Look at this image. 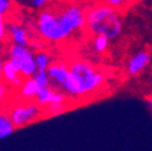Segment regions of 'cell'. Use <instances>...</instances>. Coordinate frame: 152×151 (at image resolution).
<instances>
[{
  "mask_svg": "<svg viewBox=\"0 0 152 151\" xmlns=\"http://www.w3.org/2000/svg\"><path fill=\"white\" fill-rule=\"evenodd\" d=\"M15 0H0V15L7 16L11 14L15 7Z\"/></svg>",
  "mask_w": 152,
  "mask_h": 151,
  "instance_id": "obj_17",
  "label": "cell"
},
{
  "mask_svg": "<svg viewBox=\"0 0 152 151\" xmlns=\"http://www.w3.org/2000/svg\"><path fill=\"white\" fill-rule=\"evenodd\" d=\"M9 56L17 58L20 62V74L23 77H31L37 71L35 53L26 45L12 43L9 48Z\"/></svg>",
  "mask_w": 152,
  "mask_h": 151,
  "instance_id": "obj_6",
  "label": "cell"
},
{
  "mask_svg": "<svg viewBox=\"0 0 152 151\" xmlns=\"http://www.w3.org/2000/svg\"><path fill=\"white\" fill-rule=\"evenodd\" d=\"M47 72L50 78L51 87L60 91L70 75V67L66 62H52Z\"/></svg>",
  "mask_w": 152,
  "mask_h": 151,
  "instance_id": "obj_7",
  "label": "cell"
},
{
  "mask_svg": "<svg viewBox=\"0 0 152 151\" xmlns=\"http://www.w3.org/2000/svg\"><path fill=\"white\" fill-rule=\"evenodd\" d=\"M151 60V55L147 51H138L130 58L127 66V72L130 75L134 76L144 70L149 65Z\"/></svg>",
  "mask_w": 152,
  "mask_h": 151,
  "instance_id": "obj_8",
  "label": "cell"
},
{
  "mask_svg": "<svg viewBox=\"0 0 152 151\" xmlns=\"http://www.w3.org/2000/svg\"><path fill=\"white\" fill-rule=\"evenodd\" d=\"M70 75L60 92L74 99L89 96L100 91L106 75L99 69L83 59H74L69 64Z\"/></svg>",
  "mask_w": 152,
  "mask_h": 151,
  "instance_id": "obj_1",
  "label": "cell"
},
{
  "mask_svg": "<svg viewBox=\"0 0 152 151\" xmlns=\"http://www.w3.org/2000/svg\"><path fill=\"white\" fill-rule=\"evenodd\" d=\"M7 96V86H5V81H1L0 80V103L2 102L3 99Z\"/></svg>",
  "mask_w": 152,
  "mask_h": 151,
  "instance_id": "obj_20",
  "label": "cell"
},
{
  "mask_svg": "<svg viewBox=\"0 0 152 151\" xmlns=\"http://www.w3.org/2000/svg\"><path fill=\"white\" fill-rule=\"evenodd\" d=\"M118 10L102 3L92 7L86 12V28L94 36L104 35L110 40L117 38L121 33L123 24Z\"/></svg>",
  "mask_w": 152,
  "mask_h": 151,
  "instance_id": "obj_2",
  "label": "cell"
},
{
  "mask_svg": "<svg viewBox=\"0 0 152 151\" xmlns=\"http://www.w3.org/2000/svg\"><path fill=\"white\" fill-rule=\"evenodd\" d=\"M56 93V90L51 86L48 87H39L37 91V94L35 96V100L40 105L42 108H45L49 104H51L54 98V95Z\"/></svg>",
  "mask_w": 152,
  "mask_h": 151,
  "instance_id": "obj_12",
  "label": "cell"
},
{
  "mask_svg": "<svg viewBox=\"0 0 152 151\" xmlns=\"http://www.w3.org/2000/svg\"><path fill=\"white\" fill-rule=\"evenodd\" d=\"M62 31L69 38L86 28V12L78 4H66L54 10Z\"/></svg>",
  "mask_w": 152,
  "mask_h": 151,
  "instance_id": "obj_3",
  "label": "cell"
},
{
  "mask_svg": "<svg viewBox=\"0 0 152 151\" xmlns=\"http://www.w3.org/2000/svg\"><path fill=\"white\" fill-rule=\"evenodd\" d=\"M45 113V108L36 100H23L20 104H16L10 109L9 115L13 120L16 128H21L35 123L40 119L42 114Z\"/></svg>",
  "mask_w": 152,
  "mask_h": 151,
  "instance_id": "obj_5",
  "label": "cell"
},
{
  "mask_svg": "<svg viewBox=\"0 0 152 151\" xmlns=\"http://www.w3.org/2000/svg\"><path fill=\"white\" fill-rule=\"evenodd\" d=\"M36 29L40 37L49 43H61L68 39L57 20L54 10H43L38 14Z\"/></svg>",
  "mask_w": 152,
  "mask_h": 151,
  "instance_id": "obj_4",
  "label": "cell"
},
{
  "mask_svg": "<svg viewBox=\"0 0 152 151\" xmlns=\"http://www.w3.org/2000/svg\"><path fill=\"white\" fill-rule=\"evenodd\" d=\"M2 77L4 79V81L9 85L13 86V87H20L23 81L22 77L23 76L19 73L18 71H16L14 69V67L11 65L10 60H5L3 64V70H2Z\"/></svg>",
  "mask_w": 152,
  "mask_h": 151,
  "instance_id": "obj_11",
  "label": "cell"
},
{
  "mask_svg": "<svg viewBox=\"0 0 152 151\" xmlns=\"http://www.w3.org/2000/svg\"><path fill=\"white\" fill-rule=\"evenodd\" d=\"M3 64H4V62H3L2 59L0 58V78L2 77V70H3Z\"/></svg>",
  "mask_w": 152,
  "mask_h": 151,
  "instance_id": "obj_22",
  "label": "cell"
},
{
  "mask_svg": "<svg viewBox=\"0 0 152 151\" xmlns=\"http://www.w3.org/2000/svg\"><path fill=\"white\" fill-rule=\"evenodd\" d=\"M147 102H148V104L151 106V108H152V94L151 95H149V97H148V99H147Z\"/></svg>",
  "mask_w": 152,
  "mask_h": 151,
  "instance_id": "obj_23",
  "label": "cell"
},
{
  "mask_svg": "<svg viewBox=\"0 0 152 151\" xmlns=\"http://www.w3.org/2000/svg\"><path fill=\"white\" fill-rule=\"evenodd\" d=\"M109 38L104 35H96L93 40V48L98 53L104 52L107 50L108 45H109Z\"/></svg>",
  "mask_w": 152,
  "mask_h": 151,
  "instance_id": "obj_15",
  "label": "cell"
},
{
  "mask_svg": "<svg viewBox=\"0 0 152 151\" xmlns=\"http://www.w3.org/2000/svg\"><path fill=\"white\" fill-rule=\"evenodd\" d=\"M16 126L11 119L9 114L0 112V139H3L14 132Z\"/></svg>",
  "mask_w": 152,
  "mask_h": 151,
  "instance_id": "obj_13",
  "label": "cell"
},
{
  "mask_svg": "<svg viewBox=\"0 0 152 151\" xmlns=\"http://www.w3.org/2000/svg\"><path fill=\"white\" fill-rule=\"evenodd\" d=\"M35 62L37 65V70H48L52 64L51 56L45 51H38L35 54Z\"/></svg>",
  "mask_w": 152,
  "mask_h": 151,
  "instance_id": "obj_14",
  "label": "cell"
},
{
  "mask_svg": "<svg viewBox=\"0 0 152 151\" xmlns=\"http://www.w3.org/2000/svg\"><path fill=\"white\" fill-rule=\"evenodd\" d=\"M130 0H104V3H107L108 5L116 10H121L124 7H126L127 3Z\"/></svg>",
  "mask_w": 152,
  "mask_h": 151,
  "instance_id": "obj_18",
  "label": "cell"
},
{
  "mask_svg": "<svg viewBox=\"0 0 152 151\" xmlns=\"http://www.w3.org/2000/svg\"><path fill=\"white\" fill-rule=\"evenodd\" d=\"M34 79L37 81L39 87H48L50 85V78L48 75L47 70H37L33 75Z\"/></svg>",
  "mask_w": 152,
  "mask_h": 151,
  "instance_id": "obj_16",
  "label": "cell"
},
{
  "mask_svg": "<svg viewBox=\"0 0 152 151\" xmlns=\"http://www.w3.org/2000/svg\"><path fill=\"white\" fill-rule=\"evenodd\" d=\"M38 89L39 86L33 76L26 77V79H24L21 86L19 87V95L22 100H33L35 99Z\"/></svg>",
  "mask_w": 152,
  "mask_h": 151,
  "instance_id": "obj_10",
  "label": "cell"
},
{
  "mask_svg": "<svg viewBox=\"0 0 152 151\" xmlns=\"http://www.w3.org/2000/svg\"><path fill=\"white\" fill-rule=\"evenodd\" d=\"M7 23L3 15H0V39L4 40L7 35Z\"/></svg>",
  "mask_w": 152,
  "mask_h": 151,
  "instance_id": "obj_19",
  "label": "cell"
},
{
  "mask_svg": "<svg viewBox=\"0 0 152 151\" xmlns=\"http://www.w3.org/2000/svg\"><path fill=\"white\" fill-rule=\"evenodd\" d=\"M7 28L9 37L11 38L13 43L28 47V43H30L28 34L23 26L18 23H15V22H10Z\"/></svg>",
  "mask_w": 152,
  "mask_h": 151,
  "instance_id": "obj_9",
  "label": "cell"
},
{
  "mask_svg": "<svg viewBox=\"0 0 152 151\" xmlns=\"http://www.w3.org/2000/svg\"><path fill=\"white\" fill-rule=\"evenodd\" d=\"M16 2L23 3V4H30V7L32 5V3L34 2V0H15Z\"/></svg>",
  "mask_w": 152,
  "mask_h": 151,
  "instance_id": "obj_21",
  "label": "cell"
}]
</instances>
